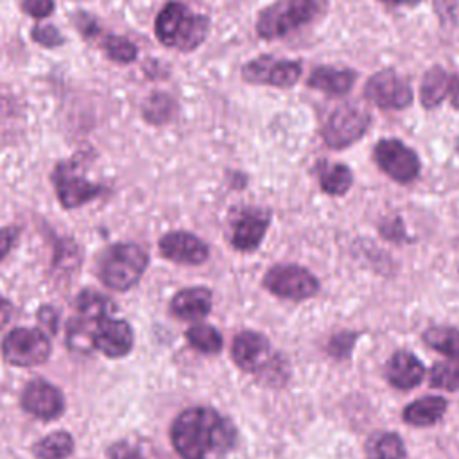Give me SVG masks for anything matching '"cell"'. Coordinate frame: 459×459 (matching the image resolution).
<instances>
[{"instance_id":"cell-1","label":"cell","mask_w":459,"mask_h":459,"mask_svg":"<svg viewBox=\"0 0 459 459\" xmlns=\"http://www.w3.org/2000/svg\"><path fill=\"white\" fill-rule=\"evenodd\" d=\"M170 439L183 459H222L233 448L237 432L217 411L190 407L174 420Z\"/></svg>"},{"instance_id":"cell-2","label":"cell","mask_w":459,"mask_h":459,"mask_svg":"<svg viewBox=\"0 0 459 459\" xmlns=\"http://www.w3.org/2000/svg\"><path fill=\"white\" fill-rule=\"evenodd\" d=\"M210 20L204 14L192 13L181 2H169L158 13L154 22V32L160 43L165 47L190 52L195 50L208 34Z\"/></svg>"},{"instance_id":"cell-3","label":"cell","mask_w":459,"mask_h":459,"mask_svg":"<svg viewBox=\"0 0 459 459\" xmlns=\"http://www.w3.org/2000/svg\"><path fill=\"white\" fill-rule=\"evenodd\" d=\"M149 264L147 253L129 242L109 246L99 260V278L111 290H129L134 287Z\"/></svg>"},{"instance_id":"cell-4","label":"cell","mask_w":459,"mask_h":459,"mask_svg":"<svg viewBox=\"0 0 459 459\" xmlns=\"http://www.w3.org/2000/svg\"><path fill=\"white\" fill-rule=\"evenodd\" d=\"M317 13V0H278L258 14L256 32L264 39L283 38L312 22Z\"/></svg>"},{"instance_id":"cell-5","label":"cell","mask_w":459,"mask_h":459,"mask_svg":"<svg viewBox=\"0 0 459 459\" xmlns=\"http://www.w3.org/2000/svg\"><path fill=\"white\" fill-rule=\"evenodd\" d=\"M233 362L247 373H283L280 359L273 353L271 342L258 332H240L231 344Z\"/></svg>"},{"instance_id":"cell-6","label":"cell","mask_w":459,"mask_h":459,"mask_svg":"<svg viewBox=\"0 0 459 459\" xmlns=\"http://www.w3.org/2000/svg\"><path fill=\"white\" fill-rule=\"evenodd\" d=\"M264 287L278 298L301 301L319 290L317 278L301 265L281 264L271 267L264 276Z\"/></svg>"},{"instance_id":"cell-7","label":"cell","mask_w":459,"mask_h":459,"mask_svg":"<svg viewBox=\"0 0 459 459\" xmlns=\"http://www.w3.org/2000/svg\"><path fill=\"white\" fill-rule=\"evenodd\" d=\"M369 126V113L355 104L335 108L323 126V140L333 149H342L357 142Z\"/></svg>"},{"instance_id":"cell-8","label":"cell","mask_w":459,"mask_h":459,"mask_svg":"<svg viewBox=\"0 0 459 459\" xmlns=\"http://www.w3.org/2000/svg\"><path fill=\"white\" fill-rule=\"evenodd\" d=\"M4 359L20 368L43 364L50 353L48 337L38 328H14L2 342Z\"/></svg>"},{"instance_id":"cell-9","label":"cell","mask_w":459,"mask_h":459,"mask_svg":"<svg viewBox=\"0 0 459 459\" xmlns=\"http://www.w3.org/2000/svg\"><path fill=\"white\" fill-rule=\"evenodd\" d=\"M52 183L61 206L66 210L79 208L106 192V186L90 183L82 174H79L77 165L72 161H63L54 169Z\"/></svg>"},{"instance_id":"cell-10","label":"cell","mask_w":459,"mask_h":459,"mask_svg":"<svg viewBox=\"0 0 459 459\" xmlns=\"http://www.w3.org/2000/svg\"><path fill=\"white\" fill-rule=\"evenodd\" d=\"M377 165L394 181L411 183L420 174V160L416 152L403 142L387 138L380 140L373 151Z\"/></svg>"},{"instance_id":"cell-11","label":"cell","mask_w":459,"mask_h":459,"mask_svg":"<svg viewBox=\"0 0 459 459\" xmlns=\"http://www.w3.org/2000/svg\"><path fill=\"white\" fill-rule=\"evenodd\" d=\"M242 79L253 84H267L276 88H289L298 82L301 75V63L289 59H276L260 56L242 66Z\"/></svg>"},{"instance_id":"cell-12","label":"cell","mask_w":459,"mask_h":459,"mask_svg":"<svg viewBox=\"0 0 459 459\" xmlns=\"http://www.w3.org/2000/svg\"><path fill=\"white\" fill-rule=\"evenodd\" d=\"M364 95L375 106L384 109H402L412 102V88L394 70H380L369 77Z\"/></svg>"},{"instance_id":"cell-13","label":"cell","mask_w":459,"mask_h":459,"mask_svg":"<svg viewBox=\"0 0 459 459\" xmlns=\"http://www.w3.org/2000/svg\"><path fill=\"white\" fill-rule=\"evenodd\" d=\"M161 256L176 264L199 265L208 260L210 249L208 246L188 231H170L165 233L158 242Z\"/></svg>"},{"instance_id":"cell-14","label":"cell","mask_w":459,"mask_h":459,"mask_svg":"<svg viewBox=\"0 0 459 459\" xmlns=\"http://www.w3.org/2000/svg\"><path fill=\"white\" fill-rule=\"evenodd\" d=\"M91 342L93 348L100 353L118 359L131 351L133 348V330L122 319L106 317L93 325L91 328Z\"/></svg>"},{"instance_id":"cell-15","label":"cell","mask_w":459,"mask_h":459,"mask_svg":"<svg viewBox=\"0 0 459 459\" xmlns=\"http://www.w3.org/2000/svg\"><path fill=\"white\" fill-rule=\"evenodd\" d=\"M22 407L41 420H54L65 411V398L61 391L45 380H32L22 393Z\"/></svg>"},{"instance_id":"cell-16","label":"cell","mask_w":459,"mask_h":459,"mask_svg":"<svg viewBox=\"0 0 459 459\" xmlns=\"http://www.w3.org/2000/svg\"><path fill=\"white\" fill-rule=\"evenodd\" d=\"M269 213L258 208L242 210L231 222V246L237 251H255L269 228Z\"/></svg>"},{"instance_id":"cell-17","label":"cell","mask_w":459,"mask_h":459,"mask_svg":"<svg viewBox=\"0 0 459 459\" xmlns=\"http://www.w3.org/2000/svg\"><path fill=\"white\" fill-rule=\"evenodd\" d=\"M385 377L396 389H412L423 380L425 368L411 351L398 350L385 364Z\"/></svg>"},{"instance_id":"cell-18","label":"cell","mask_w":459,"mask_h":459,"mask_svg":"<svg viewBox=\"0 0 459 459\" xmlns=\"http://www.w3.org/2000/svg\"><path fill=\"white\" fill-rule=\"evenodd\" d=\"M212 310V292L206 287H188L179 290L170 301V312L186 321L201 319Z\"/></svg>"},{"instance_id":"cell-19","label":"cell","mask_w":459,"mask_h":459,"mask_svg":"<svg viewBox=\"0 0 459 459\" xmlns=\"http://www.w3.org/2000/svg\"><path fill=\"white\" fill-rule=\"evenodd\" d=\"M355 82V72L350 68L319 66L307 79V86L328 95H344Z\"/></svg>"},{"instance_id":"cell-20","label":"cell","mask_w":459,"mask_h":459,"mask_svg":"<svg viewBox=\"0 0 459 459\" xmlns=\"http://www.w3.org/2000/svg\"><path fill=\"white\" fill-rule=\"evenodd\" d=\"M446 407L448 403L441 396H423L409 403L403 409L402 418L412 427H430L443 418Z\"/></svg>"},{"instance_id":"cell-21","label":"cell","mask_w":459,"mask_h":459,"mask_svg":"<svg viewBox=\"0 0 459 459\" xmlns=\"http://www.w3.org/2000/svg\"><path fill=\"white\" fill-rule=\"evenodd\" d=\"M75 310L77 319L93 328L95 323L111 317V314L115 312V303L108 296L86 289L75 298Z\"/></svg>"},{"instance_id":"cell-22","label":"cell","mask_w":459,"mask_h":459,"mask_svg":"<svg viewBox=\"0 0 459 459\" xmlns=\"http://www.w3.org/2000/svg\"><path fill=\"white\" fill-rule=\"evenodd\" d=\"M450 75L441 66H432L425 72L420 86V100L425 108H436L450 91Z\"/></svg>"},{"instance_id":"cell-23","label":"cell","mask_w":459,"mask_h":459,"mask_svg":"<svg viewBox=\"0 0 459 459\" xmlns=\"http://www.w3.org/2000/svg\"><path fill=\"white\" fill-rule=\"evenodd\" d=\"M366 452L369 459H403L405 446L398 434L394 432H375L366 443Z\"/></svg>"},{"instance_id":"cell-24","label":"cell","mask_w":459,"mask_h":459,"mask_svg":"<svg viewBox=\"0 0 459 459\" xmlns=\"http://www.w3.org/2000/svg\"><path fill=\"white\" fill-rule=\"evenodd\" d=\"M423 341L432 350L443 353L450 360L459 362V328L452 326H434L425 330Z\"/></svg>"},{"instance_id":"cell-25","label":"cell","mask_w":459,"mask_h":459,"mask_svg":"<svg viewBox=\"0 0 459 459\" xmlns=\"http://www.w3.org/2000/svg\"><path fill=\"white\" fill-rule=\"evenodd\" d=\"M74 452V439L68 432L57 430L43 439H39L32 446V454L38 459H66Z\"/></svg>"},{"instance_id":"cell-26","label":"cell","mask_w":459,"mask_h":459,"mask_svg":"<svg viewBox=\"0 0 459 459\" xmlns=\"http://www.w3.org/2000/svg\"><path fill=\"white\" fill-rule=\"evenodd\" d=\"M176 109H178L176 100H174L170 95L163 93V91H154V93H151V95L143 100V104H142V115H143V118H145L149 124H156V126L169 122V120L176 115Z\"/></svg>"},{"instance_id":"cell-27","label":"cell","mask_w":459,"mask_h":459,"mask_svg":"<svg viewBox=\"0 0 459 459\" xmlns=\"http://www.w3.org/2000/svg\"><path fill=\"white\" fill-rule=\"evenodd\" d=\"M353 176L348 165L344 163H335L332 167H326L321 174H319V183L321 188L328 194V195H344L350 186H351Z\"/></svg>"},{"instance_id":"cell-28","label":"cell","mask_w":459,"mask_h":459,"mask_svg":"<svg viewBox=\"0 0 459 459\" xmlns=\"http://www.w3.org/2000/svg\"><path fill=\"white\" fill-rule=\"evenodd\" d=\"M188 342L203 353H217L222 348V335L210 325H194L186 330Z\"/></svg>"},{"instance_id":"cell-29","label":"cell","mask_w":459,"mask_h":459,"mask_svg":"<svg viewBox=\"0 0 459 459\" xmlns=\"http://www.w3.org/2000/svg\"><path fill=\"white\" fill-rule=\"evenodd\" d=\"M429 384L446 391H459V362L446 360L434 364L429 373Z\"/></svg>"},{"instance_id":"cell-30","label":"cell","mask_w":459,"mask_h":459,"mask_svg":"<svg viewBox=\"0 0 459 459\" xmlns=\"http://www.w3.org/2000/svg\"><path fill=\"white\" fill-rule=\"evenodd\" d=\"M104 54L115 61V63H131L136 59V47L126 39V38H120V36H115V34H106L102 38V43H100Z\"/></svg>"},{"instance_id":"cell-31","label":"cell","mask_w":459,"mask_h":459,"mask_svg":"<svg viewBox=\"0 0 459 459\" xmlns=\"http://www.w3.org/2000/svg\"><path fill=\"white\" fill-rule=\"evenodd\" d=\"M30 36L36 43H39L41 47H47V48H56L65 43L59 30L50 23H36L30 30Z\"/></svg>"},{"instance_id":"cell-32","label":"cell","mask_w":459,"mask_h":459,"mask_svg":"<svg viewBox=\"0 0 459 459\" xmlns=\"http://www.w3.org/2000/svg\"><path fill=\"white\" fill-rule=\"evenodd\" d=\"M357 339V333L353 332H341V333H335L330 341H328V353L337 357V359H342L350 353V350L353 348V342Z\"/></svg>"},{"instance_id":"cell-33","label":"cell","mask_w":459,"mask_h":459,"mask_svg":"<svg viewBox=\"0 0 459 459\" xmlns=\"http://www.w3.org/2000/svg\"><path fill=\"white\" fill-rule=\"evenodd\" d=\"M22 9L36 20H43L52 14L54 0H22Z\"/></svg>"},{"instance_id":"cell-34","label":"cell","mask_w":459,"mask_h":459,"mask_svg":"<svg viewBox=\"0 0 459 459\" xmlns=\"http://www.w3.org/2000/svg\"><path fill=\"white\" fill-rule=\"evenodd\" d=\"M108 455H109V459H145L143 454L140 452V448L127 441L113 443L108 448Z\"/></svg>"},{"instance_id":"cell-35","label":"cell","mask_w":459,"mask_h":459,"mask_svg":"<svg viewBox=\"0 0 459 459\" xmlns=\"http://www.w3.org/2000/svg\"><path fill=\"white\" fill-rule=\"evenodd\" d=\"M18 233H20V230L16 226L0 228V262L7 256V253L14 246V242L18 238Z\"/></svg>"},{"instance_id":"cell-36","label":"cell","mask_w":459,"mask_h":459,"mask_svg":"<svg viewBox=\"0 0 459 459\" xmlns=\"http://www.w3.org/2000/svg\"><path fill=\"white\" fill-rule=\"evenodd\" d=\"M380 231L385 238L389 240H402L403 238V224L400 219L396 221H385L382 226H380Z\"/></svg>"},{"instance_id":"cell-37","label":"cell","mask_w":459,"mask_h":459,"mask_svg":"<svg viewBox=\"0 0 459 459\" xmlns=\"http://www.w3.org/2000/svg\"><path fill=\"white\" fill-rule=\"evenodd\" d=\"M38 317L41 321V325H45L48 328V332L56 333L57 328V312L52 307H41L38 312Z\"/></svg>"},{"instance_id":"cell-38","label":"cell","mask_w":459,"mask_h":459,"mask_svg":"<svg viewBox=\"0 0 459 459\" xmlns=\"http://www.w3.org/2000/svg\"><path fill=\"white\" fill-rule=\"evenodd\" d=\"M13 316V305L5 298L0 296V328H4Z\"/></svg>"},{"instance_id":"cell-39","label":"cell","mask_w":459,"mask_h":459,"mask_svg":"<svg viewBox=\"0 0 459 459\" xmlns=\"http://www.w3.org/2000/svg\"><path fill=\"white\" fill-rule=\"evenodd\" d=\"M450 102L455 109H459V79L450 88Z\"/></svg>"},{"instance_id":"cell-40","label":"cell","mask_w":459,"mask_h":459,"mask_svg":"<svg viewBox=\"0 0 459 459\" xmlns=\"http://www.w3.org/2000/svg\"><path fill=\"white\" fill-rule=\"evenodd\" d=\"M380 2L391 4V5H414V4H418L421 0H380Z\"/></svg>"}]
</instances>
